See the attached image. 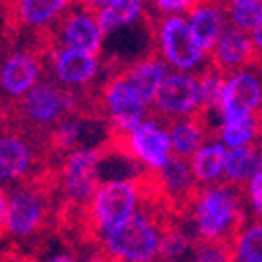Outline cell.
Listing matches in <instances>:
<instances>
[{
  "label": "cell",
  "instance_id": "obj_1",
  "mask_svg": "<svg viewBox=\"0 0 262 262\" xmlns=\"http://www.w3.org/2000/svg\"><path fill=\"white\" fill-rule=\"evenodd\" d=\"M246 198L239 185L214 183L204 185L193 198L183 218L191 221L195 242L235 244L246 223Z\"/></svg>",
  "mask_w": 262,
  "mask_h": 262
},
{
  "label": "cell",
  "instance_id": "obj_2",
  "mask_svg": "<svg viewBox=\"0 0 262 262\" xmlns=\"http://www.w3.org/2000/svg\"><path fill=\"white\" fill-rule=\"evenodd\" d=\"M177 216H154L141 210L101 239V256L116 262H156L164 231L177 225Z\"/></svg>",
  "mask_w": 262,
  "mask_h": 262
},
{
  "label": "cell",
  "instance_id": "obj_3",
  "mask_svg": "<svg viewBox=\"0 0 262 262\" xmlns=\"http://www.w3.org/2000/svg\"><path fill=\"white\" fill-rule=\"evenodd\" d=\"M91 89L95 91L101 112L112 130L130 133L145 122L149 105L143 101L135 86L120 74H105L103 80H99Z\"/></svg>",
  "mask_w": 262,
  "mask_h": 262
},
{
  "label": "cell",
  "instance_id": "obj_4",
  "mask_svg": "<svg viewBox=\"0 0 262 262\" xmlns=\"http://www.w3.org/2000/svg\"><path fill=\"white\" fill-rule=\"evenodd\" d=\"M158 51L170 68L183 74H202L210 63V57L193 38L183 15H168L158 19Z\"/></svg>",
  "mask_w": 262,
  "mask_h": 262
},
{
  "label": "cell",
  "instance_id": "obj_5",
  "mask_svg": "<svg viewBox=\"0 0 262 262\" xmlns=\"http://www.w3.org/2000/svg\"><path fill=\"white\" fill-rule=\"evenodd\" d=\"M99 160H101V149H82L63 160L59 212L89 210L97 189L101 187Z\"/></svg>",
  "mask_w": 262,
  "mask_h": 262
},
{
  "label": "cell",
  "instance_id": "obj_6",
  "mask_svg": "<svg viewBox=\"0 0 262 262\" xmlns=\"http://www.w3.org/2000/svg\"><path fill=\"white\" fill-rule=\"evenodd\" d=\"M141 206V185L137 181H114L103 183L89 206V218L99 239L105 233L126 223L135 216Z\"/></svg>",
  "mask_w": 262,
  "mask_h": 262
},
{
  "label": "cell",
  "instance_id": "obj_7",
  "mask_svg": "<svg viewBox=\"0 0 262 262\" xmlns=\"http://www.w3.org/2000/svg\"><path fill=\"white\" fill-rule=\"evenodd\" d=\"M109 143L120 147L147 170H162L172 156L168 126L158 118H147L130 133H109Z\"/></svg>",
  "mask_w": 262,
  "mask_h": 262
},
{
  "label": "cell",
  "instance_id": "obj_8",
  "mask_svg": "<svg viewBox=\"0 0 262 262\" xmlns=\"http://www.w3.org/2000/svg\"><path fill=\"white\" fill-rule=\"evenodd\" d=\"M202 109V86L200 76L170 72L162 82L160 91L151 103V114L162 122H174L189 118Z\"/></svg>",
  "mask_w": 262,
  "mask_h": 262
},
{
  "label": "cell",
  "instance_id": "obj_9",
  "mask_svg": "<svg viewBox=\"0 0 262 262\" xmlns=\"http://www.w3.org/2000/svg\"><path fill=\"white\" fill-rule=\"evenodd\" d=\"M45 74L42 57L24 49L11 51L0 61V103L24 99Z\"/></svg>",
  "mask_w": 262,
  "mask_h": 262
},
{
  "label": "cell",
  "instance_id": "obj_10",
  "mask_svg": "<svg viewBox=\"0 0 262 262\" xmlns=\"http://www.w3.org/2000/svg\"><path fill=\"white\" fill-rule=\"evenodd\" d=\"M221 114L223 122L262 116V76L258 70L250 68L227 76Z\"/></svg>",
  "mask_w": 262,
  "mask_h": 262
},
{
  "label": "cell",
  "instance_id": "obj_11",
  "mask_svg": "<svg viewBox=\"0 0 262 262\" xmlns=\"http://www.w3.org/2000/svg\"><path fill=\"white\" fill-rule=\"evenodd\" d=\"M45 72H49L55 80L65 89L84 91L95 86L101 78V61L99 55L84 53L76 49H59L45 61Z\"/></svg>",
  "mask_w": 262,
  "mask_h": 262
},
{
  "label": "cell",
  "instance_id": "obj_12",
  "mask_svg": "<svg viewBox=\"0 0 262 262\" xmlns=\"http://www.w3.org/2000/svg\"><path fill=\"white\" fill-rule=\"evenodd\" d=\"M61 49H76L84 53L99 55L103 51L105 34L99 26L95 13L84 11L82 7H74L65 13L55 26H51Z\"/></svg>",
  "mask_w": 262,
  "mask_h": 262
},
{
  "label": "cell",
  "instance_id": "obj_13",
  "mask_svg": "<svg viewBox=\"0 0 262 262\" xmlns=\"http://www.w3.org/2000/svg\"><path fill=\"white\" fill-rule=\"evenodd\" d=\"M260 53L254 45V40L248 32L239 30L235 26H227L221 40L210 51V65L223 72L225 76H231L235 72L250 70L260 63Z\"/></svg>",
  "mask_w": 262,
  "mask_h": 262
},
{
  "label": "cell",
  "instance_id": "obj_14",
  "mask_svg": "<svg viewBox=\"0 0 262 262\" xmlns=\"http://www.w3.org/2000/svg\"><path fill=\"white\" fill-rule=\"evenodd\" d=\"M187 24L191 28L193 38L198 40V45L206 53H210L229 26L227 7L223 0H202L187 15Z\"/></svg>",
  "mask_w": 262,
  "mask_h": 262
},
{
  "label": "cell",
  "instance_id": "obj_15",
  "mask_svg": "<svg viewBox=\"0 0 262 262\" xmlns=\"http://www.w3.org/2000/svg\"><path fill=\"white\" fill-rule=\"evenodd\" d=\"M19 30H45L76 7V0H9Z\"/></svg>",
  "mask_w": 262,
  "mask_h": 262
},
{
  "label": "cell",
  "instance_id": "obj_16",
  "mask_svg": "<svg viewBox=\"0 0 262 262\" xmlns=\"http://www.w3.org/2000/svg\"><path fill=\"white\" fill-rule=\"evenodd\" d=\"M170 141H172V154L191 160L198 151L212 139L210 130L202 118V114H193L189 118H181L174 122H166Z\"/></svg>",
  "mask_w": 262,
  "mask_h": 262
},
{
  "label": "cell",
  "instance_id": "obj_17",
  "mask_svg": "<svg viewBox=\"0 0 262 262\" xmlns=\"http://www.w3.org/2000/svg\"><path fill=\"white\" fill-rule=\"evenodd\" d=\"M114 74H120L124 80H128L139 91L143 101L147 105H151L156 99V95H158V91H160L162 82L168 78L170 72H168V63L162 57L151 55V57H147L139 63L128 65V68H124L120 72H114Z\"/></svg>",
  "mask_w": 262,
  "mask_h": 262
},
{
  "label": "cell",
  "instance_id": "obj_18",
  "mask_svg": "<svg viewBox=\"0 0 262 262\" xmlns=\"http://www.w3.org/2000/svg\"><path fill=\"white\" fill-rule=\"evenodd\" d=\"M258 172H262V141L250 147L227 151L225 181L231 185H248Z\"/></svg>",
  "mask_w": 262,
  "mask_h": 262
},
{
  "label": "cell",
  "instance_id": "obj_19",
  "mask_svg": "<svg viewBox=\"0 0 262 262\" xmlns=\"http://www.w3.org/2000/svg\"><path fill=\"white\" fill-rule=\"evenodd\" d=\"M227 151L229 149L218 139H210L198 154L189 160L198 185H214L221 177H225Z\"/></svg>",
  "mask_w": 262,
  "mask_h": 262
},
{
  "label": "cell",
  "instance_id": "obj_20",
  "mask_svg": "<svg viewBox=\"0 0 262 262\" xmlns=\"http://www.w3.org/2000/svg\"><path fill=\"white\" fill-rule=\"evenodd\" d=\"M147 0H116L107 9L97 13L103 34H112L120 28L135 26L147 15Z\"/></svg>",
  "mask_w": 262,
  "mask_h": 262
},
{
  "label": "cell",
  "instance_id": "obj_21",
  "mask_svg": "<svg viewBox=\"0 0 262 262\" xmlns=\"http://www.w3.org/2000/svg\"><path fill=\"white\" fill-rule=\"evenodd\" d=\"M216 139L221 141L227 149H239V147L256 145L262 139V116L223 122V126L218 128V133H216Z\"/></svg>",
  "mask_w": 262,
  "mask_h": 262
},
{
  "label": "cell",
  "instance_id": "obj_22",
  "mask_svg": "<svg viewBox=\"0 0 262 262\" xmlns=\"http://www.w3.org/2000/svg\"><path fill=\"white\" fill-rule=\"evenodd\" d=\"M233 262H262V221L242 229L233 244Z\"/></svg>",
  "mask_w": 262,
  "mask_h": 262
},
{
  "label": "cell",
  "instance_id": "obj_23",
  "mask_svg": "<svg viewBox=\"0 0 262 262\" xmlns=\"http://www.w3.org/2000/svg\"><path fill=\"white\" fill-rule=\"evenodd\" d=\"M187 262H233V244L198 242Z\"/></svg>",
  "mask_w": 262,
  "mask_h": 262
},
{
  "label": "cell",
  "instance_id": "obj_24",
  "mask_svg": "<svg viewBox=\"0 0 262 262\" xmlns=\"http://www.w3.org/2000/svg\"><path fill=\"white\" fill-rule=\"evenodd\" d=\"M229 15V24L244 30V32H252L258 24V19L262 15V5H254V7H237V9H227Z\"/></svg>",
  "mask_w": 262,
  "mask_h": 262
},
{
  "label": "cell",
  "instance_id": "obj_25",
  "mask_svg": "<svg viewBox=\"0 0 262 262\" xmlns=\"http://www.w3.org/2000/svg\"><path fill=\"white\" fill-rule=\"evenodd\" d=\"M147 3L154 7V11L160 17H168V15H181V13L189 15L202 0H147Z\"/></svg>",
  "mask_w": 262,
  "mask_h": 262
},
{
  "label": "cell",
  "instance_id": "obj_26",
  "mask_svg": "<svg viewBox=\"0 0 262 262\" xmlns=\"http://www.w3.org/2000/svg\"><path fill=\"white\" fill-rule=\"evenodd\" d=\"M246 200H248L252 212L262 221V172H258L246 185Z\"/></svg>",
  "mask_w": 262,
  "mask_h": 262
},
{
  "label": "cell",
  "instance_id": "obj_27",
  "mask_svg": "<svg viewBox=\"0 0 262 262\" xmlns=\"http://www.w3.org/2000/svg\"><path fill=\"white\" fill-rule=\"evenodd\" d=\"M112 3H116V0H76V5L82 7L84 11H91V13H99L103 9H107Z\"/></svg>",
  "mask_w": 262,
  "mask_h": 262
},
{
  "label": "cell",
  "instance_id": "obj_28",
  "mask_svg": "<svg viewBox=\"0 0 262 262\" xmlns=\"http://www.w3.org/2000/svg\"><path fill=\"white\" fill-rule=\"evenodd\" d=\"M9 195H7V189L0 185V235H5V223H7V214H9Z\"/></svg>",
  "mask_w": 262,
  "mask_h": 262
},
{
  "label": "cell",
  "instance_id": "obj_29",
  "mask_svg": "<svg viewBox=\"0 0 262 262\" xmlns=\"http://www.w3.org/2000/svg\"><path fill=\"white\" fill-rule=\"evenodd\" d=\"M250 36H252V40H254V45H256L258 53L262 55V15H260V19H258L256 28H254V30L250 32Z\"/></svg>",
  "mask_w": 262,
  "mask_h": 262
},
{
  "label": "cell",
  "instance_id": "obj_30",
  "mask_svg": "<svg viewBox=\"0 0 262 262\" xmlns=\"http://www.w3.org/2000/svg\"><path fill=\"white\" fill-rule=\"evenodd\" d=\"M227 9H237V7H254L262 5V0H223Z\"/></svg>",
  "mask_w": 262,
  "mask_h": 262
},
{
  "label": "cell",
  "instance_id": "obj_31",
  "mask_svg": "<svg viewBox=\"0 0 262 262\" xmlns=\"http://www.w3.org/2000/svg\"><path fill=\"white\" fill-rule=\"evenodd\" d=\"M49 262H74V256H70V254H59V256H55V258L49 260Z\"/></svg>",
  "mask_w": 262,
  "mask_h": 262
},
{
  "label": "cell",
  "instance_id": "obj_32",
  "mask_svg": "<svg viewBox=\"0 0 262 262\" xmlns=\"http://www.w3.org/2000/svg\"><path fill=\"white\" fill-rule=\"evenodd\" d=\"M86 262H116V260H109V258L99 256V258H91V260H86Z\"/></svg>",
  "mask_w": 262,
  "mask_h": 262
},
{
  "label": "cell",
  "instance_id": "obj_33",
  "mask_svg": "<svg viewBox=\"0 0 262 262\" xmlns=\"http://www.w3.org/2000/svg\"><path fill=\"white\" fill-rule=\"evenodd\" d=\"M0 135H3V126H0Z\"/></svg>",
  "mask_w": 262,
  "mask_h": 262
}]
</instances>
